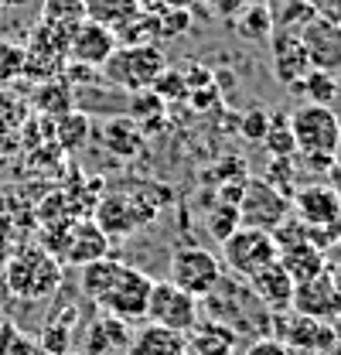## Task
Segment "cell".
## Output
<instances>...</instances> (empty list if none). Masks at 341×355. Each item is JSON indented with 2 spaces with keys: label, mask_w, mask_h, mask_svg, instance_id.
<instances>
[{
  "label": "cell",
  "mask_w": 341,
  "mask_h": 355,
  "mask_svg": "<svg viewBox=\"0 0 341 355\" xmlns=\"http://www.w3.org/2000/svg\"><path fill=\"white\" fill-rule=\"evenodd\" d=\"M3 287L17 301H44L62 287V260L38 243L17 246L3 260Z\"/></svg>",
  "instance_id": "obj_1"
},
{
  "label": "cell",
  "mask_w": 341,
  "mask_h": 355,
  "mask_svg": "<svg viewBox=\"0 0 341 355\" xmlns=\"http://www.w3.org/2000/svg\"><path fill=\"white\" fill-rule=\"evenodd\" d=\"M168 202V195H147V191H110L103 198H96L92 205V216L89 219L96 222L110 239H123L133 229L154 222L157 209Z\"/></svg>",
  "instance_id": "obj_2"
},
{
  "label": "cell",
  "mask_w": 341,
  "mask_h": 355,
  "mask_svg": "<svg viewBox=\"0 0 341 355\" xmlns=\"http://www.w3.org/2000/svg\"><path fill=\"white\" fill-rule=\"evenodd\" d=\"M164 69H168L164 51L157 44H120L99 72L113 89H123L133 96V92H143V89L154 86V79Z\"/></svg>",
  "instance_id": "obj_3"
},
{
  "label": "cell",
  "mask_w": 341,
  "mask_h": 355,
  "mask_svg": "<svg viewBox=\"0 0 341 355\" xmlns=\"http://www.w3.org/2000/svg\"><path fill=\"white\" fill-rule=\"evenodd\" d=\"M287 123H290V133H294V144H297L300 157H314V154H331V157H338L341 120L331 106L304 103L297 110H290Z\"/></svg>",
  "instance_id": "obj_4"
},
{
  "label": "cell",
  "mask_w": 341,
  "mask_h": 355,
  "mask_svg": "<svg viewBox=\"0 0 341 355\" xmlns=\"http://www.w3.org/2000/svg\"><path fill=\"white\" fill-rule=\"evenodd\" d=\"M168 280L174 287H181L184 294H191L195 301H202V297L215 294V287L225 280V266L205 246H174Z\"/></svg>",
  "instance_id": "obj_5"
},
{
  "label": "cell",
  "mask_w": 341,
  "mask_h": 355,
  "mask_svg": "<svg viewBox=\"0 0 341 355\" xmlns=\"http://www.w3.org/2000/svg\"><path fill=\"white\" fill-rule=\"evenodd\" d=\"M280 257L277 243H273V232L266 229H250V225H239L225 243H222V266L232 270L236 277H253L256 270L270 266L273 260Z\"/></svg>",
  "instance_id": "obj_6"
},
{
  "label": "cell",
  "mask_w": 341,
  "mask_h": 355,
  "mask_svg": "<svg viewBox=\"0 0 341 355\" xmlns=\"http://www.w3.org/2000/svg\"><path fill=\"white\" fill-rule=\"evenodd\" d=\"M150 287H154V280L143 273V270H137V266H120V273H116V280L106 287V294L96 301L99 308L106 311L110 318H116V321H140V318H147V301H150Z\"/></svg>",
  "instance_id": "obj_7"
},
{
  "label": "cell",
  "mask_w": 341,
  "mask_h": 355,
  "mask_svg": "<svg viewBox=\"0 0 341 355\" xmlns=\"http://www.w3.org/2000/svg\"><path fill=\"white\" fill-rule=\"evenodd\" d=\"M236 212H239V225L273 232L280 222L290 216V198L283 191H277L273 184H266L263 178H250L243 184V195L236 202Z\"/></svg>",
  "instance_id": "obj_8"
},
{
  "label": "cell",
  "mask_w": 341,
  "mask_h": 355,
  "mask_svg": "<svg viewBox=\"0 0 341 355\" xmlns=\"http://www.w3.org/2000/svg\"><path fill=\"white\" fill-rule=\"evenodd\" d=\"M273 318V328L287 349H294L297 355H321L335 338H338V328L328 324V321H317V318H307L300 311H280V314H270Z\"/></svg>",
  "instance_id": "obj_9"
},
{
  "label": "cell",
  "mask_w": 341,
  "mask_h": 355,
  "mask_svg": "<svg viewBox=\"0 0 341 355\" xmlns=\"http://www.w3.org/2000/svg\"><path fill=\"white\" fill-rule=\"evenodd\" d=\"M147 321L188 335L198 324V301L184 294L181 287H174L170 280H154L150 301H147Z\"/></svg>",
  "instance_id": "obj_10"
},
{
  "label": "cell",
  "mask_w": 341,
  "mask_h": 355,
  "mask_svg": "<svg viewBox=\"0 0 341 355\" xmlns=\"http://www.w3.org/2000/svg\"><path fill=\"white\" fill-rule=\"evenodd\" d=\"M65 48H69V38L44 28L42 21L31 28L28 42H24V76L28 79H38V83H48V79H62L69 58H65Z\"/></svg>",
  "instance_id": "obj_11"
},
{
  "label": "cell",
  "mask_w": 341,
  "mask_h": 355,
  "mask_svg": "<svg viewBox=\"0 0 341 355\" xmlns=\"http://www.w3.org/2000/svg\"><path fill=\"white\" fill-rule=\"evenodd\" d=\"M294 311L307 314V318H317V321H328V324H341V291L335 287L331 273L321 270L317 277L304 280L294 287Z\"/></svg>",
  "instance_id": "obj_12"
},
{
  "label": "cell",
  "mask_w": 341,
  "mask_h": 355,
  "mask_svg": "<svg viewBox=\"0 0 341 355\" xmlns=\"http://www.w3.org/2000/svg\"><path fill=\"white\" fill-rule=\"evenodd\" d=\"M300 44L311 58V69H321V72H341V24L328 21V17H314L311 24L300 28Z\"/></svg>",
  "instance_id": "obj_13"
},
{
  "label": "cell",
  "mask_w": 341,
  "mask_h": 355,
  "mask_svg": "<svg viewBox=\"0 0 341 355\" xmlns=\"http://www.w3.org/2000/svg\"><path fill=\"white\" fill-rule=\"evenodd\" d=\"M120 48L116 42V31L96 24L85 17L82 24L69 35V48H65V58L76 62V65H89V69H103L110 62V55Z\"/></svg>",
  "instance_id": "obj_14"
},
{
  "label": "cell",
  "mask_w": 341,
  "mask_h": 355,
  "mask_svg": "<svg viewBox=\"0 0 341 355\" xmlns=\"http://www.w3.org/2000/svg\"><path fill=\"white\" fill-rule=\"evenodd\" d=\"M55 250H62V260L65 263L85 266V263H92V260L110 257V236L92 219H76L58 236V246Z\"/></svg>",
  "instance_id": "obj_15"
},
{
  "label": "cell",
  "mask_w": 341,
  "mask_h": 355,
  "mask_svg": "<svg viewBox=\"0 0 341 355\" xmlns=\"http://www.w3.org/2000/svg\"><path fill=\"white\" fill-rule=\"evenodd\" d=\"M290 212L304 225H324V222H341V191L335 184H304L290 195Z\"/></svg>",
  "instance_id": "obj_16"
},
{
  "label": "cell",
  "mask_w": 341,
  "mask_h": 355,
  "mask_svg": "<svg viewBox=\"0 0 341 355\" xmlns=\"http://www.w3.org/2000/svg\"><path fill=\"white\" fill-rule=\"evenodd\" d=\"M294 287H297L294 277L280 266V260H273L270 266L256 270L253 277H250V291H253L256 301L270 311V314L290 311V304H294Z\"/></svg>",
  "instance_id": "obj_17"
},
{
  "label": "cell",
  "mask_w": 341,
  "mask_h": 355,
  "mask_svg": "<svg viewBox=\"0 0 341 355\" xmlns=\"http://www.w3.org/2000/svg\"><path fill=\"white\" fill-rule=\"evenodd\" d=\"M270 48H273V76H277L283 86L294 89L300 79L311 72V58H307L300 38L290 35V31H273Z\"/></svg>",
  "instance_id": "obj_18"
},
{
  "label": "cell",
  "mask_w": 341,
  "mask_h": 355,
  "mask_svg": "<svg viewBox=\"0 0 341 355\" xmlns=\"http://www.w3.org/2000/svg\"><path fill=\"white\" fill-rule=\"evenodd\" d=\"M130 331L127 321H116V318H96L89 328H85V352L82 355H127L130 352Z\"/></svg>",
  "instance_id": "obj_19"
},
{
  "label": "cell",
  "mask_w": 341,
  "mask_h": 355,
  "mask_svg": "<svg viewBox=\"0 0 341 355\" xmlns=\"http://www.w3.org/2000/svg\"><path fill=\"white\" fill-rule=\"evenodd\" d=\"M127 355H188V335L147 321V328H140L130 338Z\"/></svg>",
  "instance_id": "obj_20"
},
{
  "label": "cell",
  "mask_w": 341,
  "mask_h": 355,
  "mask_svg": "<svg viewBox=\"0 0 341 355\" xmlns=\"http://www.w3.org/2000/svg\"><path fill=\"white\" fill-rule=\"evenodd\" d=\"M239 345L236 331L222 321H205L188 331V349L195 355H232Z\"/></svg>",
  "instance_id": "obj_21"
},
{
  "label": "cell",
  "mask_w": 341,
  "mask_h": 355,
  "mask_svg": "<svg viewBox=\"0 0 341 355\" xmlns=\"http://www.w3.org/2000/svg\"><path fill=\"white\" fill-rule=\"evenodd\" d=\"M277 260H280V266L294 277V284H304V280L317 277L321 270H328V263H324V253H321L317 246H311V243H294V246H283Z\"/></svg>",
  "instance_id": "obj_22"
},
{
  "label": "cell",
  "mask_w": 341,
  "mask_h": 355,
  "mask_svg": "<svg viewBox=\"0 0 341 355\" xmlns=\"http://www.w3.org/2000/svg\"><path fill=\"white\" fill-rule=\"evenodd\" d=\"M140 10H143V0H85V17L110 31H120Z\"/></svg>",
  "instance_id": "obj_23"
},
{
  "label": "cell",
  "mask_w": 341,
  "mask_h": 355,
  "mask_svg": "<svg viewBox=\"0 0 341 355\" xmlns=\"http://www.w3.org/2000/svg\"><path fill=\"white\" fill-rule=\"evenodd\" d=\"M103 144L116 157H133V154L143 150V133L130 116H116V120H110L103 127Z\"/></svg>",
  "instance_id": "obj_24"
},
{
  "label": "cell",
  "mask_w": 341,
  "mask_h": 355,
  "mask_svg": "<svg viewBox=\"0 0 341 355\" xmlns=\"http://www.w3.org/2000/svg\"><path fill=\"white\" fill-rule=\"evenodd\" d=\"M120 260H113V257H103V260H92V263L79 266V291H82L85 301H99L103 294H106V287L116 280V273H120Z\"/></svg>",
  "instance_id": "obj_25"
},
{
  "label": "cell",
  "mask_w": 341,
  "mask_h": 355,
  "mask_svg": "<svg viewBox=\"0 0 341 355\" xmlns=\"http://www.w3.org/2000/svg\"><path fill=\"white\" fill-rule=\"evenodd\" d=\"M85 21V0H44L42 3V24L58 31V35H72Z\"/></svg>",
  "instance_id": "obj_26"
},
{
  "label": "cell",
  "mask_w": 341,
  "mask_h": 355,
  "mask_svg": "<svg viewBox=\"0 0 341 355\" xmlns=\"http://www.w3.org/2000/svg\"><path fill=\"white\" fill-rule=\"evenodd\" d=\"M35 110H42L44 116H65L76 110V92H72V83L65 79H48V83H38L35 89Z\"/></svg>",
  "instance_id": "obj_27"
},
{
  "label": "cell",
  "mask_w": 341,
  "mask_h": 355,
  "mask_svg": "<svg viewBox=\"0 0 341 355\" xmlns=\"http://www.w3.org/2000/svg\"><path fill=\"white\" fill-rule=\"evenodd\" d=\"M232 21H236L239 38H246V42H270L273 38V17H270L266 3H253L250 0Z\"/></svg>",
  "instance_id": "obj_28"
},
{
  "label": "cell",
  "mask_w": 341,
  "mask_h": 355,
  "mask_svg": "<svg viewBox=\"0 0 341 355\" xmlns=\"http://www.w3.org/2000/svg\"><path fill=\"white\" fill-rule=\"evenodd\" d=\"M294 89L304 92V99L307 103H314V106H331L335 99H338V76H331V72H321V69H311L304 79H300Z\"/></svg>",
  "instance_id": "obj_29"
},
{
  "label": "cell",
  "mask_w": 341,
  "mask_h": 355,
  "mask_svg": "<svg viewBox=\"0 0 341 355\" xmlns=\"http://www.w3.org/2000/svg\"><path fill=\"white\" fill-rule=\"evenodd\" d=\"M89 130H92V120H89V113H79V110L55 120V137H58L62 150H79L89 140Z\"/></svg>",
  "instance_id": "obj_30"
},
{
  "label": "cell",
  "mask_w": 341,
  "mask_h": 355,
  "mask_svg": "<svg viewBox=\"0 0 341 355\" xmlns=\"http://www.w3.org/2000/svg\"><path fill=\"white\" fill-rule=\"evenodd\" d=\"M157 24V42L161 38H181L184 31H191V10H177V7H161V3H143Z\"/></svg>",
  "instance_id": "obj_31"
},
{
  "label": "cell",
  "mask_w": 341,
  "mask_h": 355,
  "mask_svg": "<svg viewBox=\"0 0 341 355\" xmlns=\"http://www.w3.org/2000/svg\"><path fill=\"white\" fill-rule=\"evenodd\" d=\"M290 113H277L270 116V130H266V150L273 157H294L297 154V144H294V133H290V123H287Z\"/></svg>",
  "instance_id": "obj_32"
},
{
  "label": "cell",
  "mask_w": 341,
  "mask_h": 355,
  "mask_svg": "<svg viewBox=\"0 0 341 355\" xmlns=\"http://www.w3.org/2000/svg\"><path fill=\"white\" fill-rule=\"evenodd\" d=\"M24 76V44L0 38V86H10Z\"/></svg>",
  "instance_id": "obj_33"
},
{
  "label": "cell",
  "mask_w": 341,
  "mask_h": 355,
  "mask_svg": "<svg viewBox=\"0 0 341 355\" xmlns=\"http://www.w3.org/2000/svg\"><path fill=\"white\" fill-rule=\"evenodd\" d=\"M236 229H239V212H236V205L215 202V209L209 212V232H212L218 243H225Z\"/></svg>",
  "instance_id": "obj_34"
},
{
  "label": "cell",
  "mask_w": 341,
  "mask_h": 355,
  "mask_svg": "<svg viewBox=\"0 0 341 355\" xmlns=\"http://www.w3.org/2000/svg\"><path fill=\"white\" fill-rule=\"evenodd\" d=\"M35 338H28L17 324L0 321V355H31L35 352Z\"/></svg>",
  "instance_id": "obj_35"
},
{
  "label": "cell",
  "mask_w": 341,
  "mask_h": 355,
  "mask_svg": "<svg viewBox=\"0 0 341 355\" xmlns=\"http://www.w3.org/2000/svg\"><path fill=\"white\" fill-rule=\"evenodd\" d=\"M164 99L154 92V89H143V92H133L130 96V120H147V116H157L164 113Z\"/></svg>",
  "instance_id": "obj_36"
},
{
  "label": "cell",
  "mask_w": 341,
  "mask_h": 355,
  "mask_svg": "<svg viewBox=\"0 0 341 355\" xmlns=\"http://www.w3.org/2000/svg\"><path fill=\"white\" fill-rule=\"evenodd\" d=\"M150 89H154L164 103H170V99H184V96H188V83H184V76H181L177 69H164V72L154 79Z\"/></svg>",
  "instance_id": "obj_37"
},
{
  "label": "cell",
  "mask_w": 341,
  "mask_h": 355,
  "mask_svg": "<svg viewBox=\"0 0 341 355\" xmlns=\"http://www.w3.org/2000/svg\"><path fill=\"white\" fill-rule=\"evenodd\" d=\"M243 137H250V140H263L266 130H270V113L266 110H250L246 116H243Z\"/></svg>",
  "instance_id": "obj_38"
},
{
  "label": "cell",
  "mask_w": 341,
  "mask_h": 355,
  "mask_svg": "<svg viewBox=\"0 0 341 355\" xmlns=\"http://www.w3.org/2000/svg\"><path fill=\"white\" fill-rule=\"evenodd\" d=\"M243 355H297V352H294V349H287L280 338H273V335H270V338H256Z\"/></svg>",
  "instance_id": "obj_39"
},
{
  "label": "cell",
  "mask_w": 341,
  "mask_h": 355,
  "mask_svg": "<svg viewBox=\"0 0 341 355\" xmlns=\"http://www.w3.org/2000/svg\"><path fill=\"white\" fill-rule=\"evenodd\" d=\"M205 7H209V14H215V17H222V21H232L250 0H202Z\"/></svg>",
  "instance_id": "obj_40"
},
{
  "label": "cell",
  "mask_w": 341,
  "mask_h": 355,
  "mask_svg": "<svg viewBox=\"0 0 341 355\" xmlns=\"http://www.w3.org/2000/svg\"><path fill=\"white\" fill-rule=\"evenodd\" d=\"M14 253V219L0 212V263Z\"/></svg>",
  "instance_id": "obj_41"
},
{
  "label": "cell",
  "mask_w": 341,
  "mask_h": 355,
  "mask_svg": "<svg viewBox=\"0 0 341 355\" xmlns=\"http://www.w3.org/2000/svg\"><path fill=\"white\" fill-rule=\"evenodd\" d=\"M317 14L328 17V21H335V24H341V0H317Z\"/></svg>",
  "instance_id": "obj_42"
},
{
  "label": "cell",
  "mask_w": 341,
  "mask_h": 355,
  "mask_svg": "<svg viewBox=\"0 0 341 355\" xmlns=\"http://www.w3.org/2000/svg\"><path fill=\"white\" fill-rule=\"evenodd\" d=\"M143 3H161V7H177V10H195L202 0H143Z\"/></svg>",
  "instance_id": "obj_43"
},
{
  "label": "cell",
  "mask_w": 341,
  "mask_h": 355,
  "mask_svg": "<svg viewBox=\"0 0 341 355\" xmlns=\"http://www.w3.org/2000/svg\"><path fill=\"white\" fill-rule=\"evenodd\" d=\"M328 273H331V280H335V287L341 291V260L335 266H328Z\"/></svg>",
  "instance_id": "obj_44"
},
{
  "label": "cell",
  "mask_w": 341,
  "mask_h": 355,
  "mask_svg": "<svg viewBox=\"0 0 341 355\" xmlns=\"http://www.w3.org/2000/svg\"><path fill=\"white\" fill-rule=\"evenodd\" d=\"M321 355H341V335H338V338H335V342H331V345H328V349H324Z\"/></svg>",
  "instance_id": "obj_45"
},
{
  "label": "cell",
  "mask_w": 341,
  "mask_h": 355,
  "mask_svg": "<svg viewBox=\"0 0 341 355\" xmlns=\"http://www.w3.org/2000/svg\"><path fill=\"white\" fill-rule=\"evenodd\" d=\"M31 0H0V7H28Z\"/></svg>",
  "instance_id": "obj_46"
},
{
  "label": "cell",
  "mask_w": 341,
  "mask_h": 355,
  "mask_svg": "<svg viewBox=\"0 0 341 355\" xmlns=\"http://www.w3.org/2000/svg\"><path fill=\"white\" fill-rule=\"evenodd\" d=\"M31 355H51V352H44L42 345H35V352H31Z\"/></svg>",
  "instance_id": "obj_47"
},
{
  "label": "cell",
  "mask_w": 341,
  "mask_h": 355,
  "mask_svg": "<svg viewBox=\"0 0 341 355\" xmlns=\"http://www.w3.org/2000/svg\"><path fill=\"white\" fill-rule=\"evenodd\" d=\"M65 355H79V352H65Z\"/></svg>",
  "instance_id": "obj_48"
},
{
  "label": "cell",
  "mask_w": 341,
  "mask_h": 355,
  "mask_svg": "<svg viewBox=\"0 0 341 355\" xmlns=\"http://www.w3.org/2000/svg\"><path fill=\"white\" fill-rule=\"evenodd\" d=\"M0 17H3V7H0Z\"/></svg>",
  "instance_id": "obj_49"
}]
</instances>
